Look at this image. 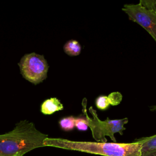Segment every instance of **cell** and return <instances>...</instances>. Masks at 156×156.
<instances>
[{"instance_id":"6da1fadb","label":"cell","mask_w":156,"mask_h":156,"mask_svg":"<svg viewBox=\"0 0 156 156\" xmlns=\"http://www.w3.org/2000/svg\"><path fill=\"white\" fill-rule=\"evenodd\" d=\"M48 137L33 122L20 121L12 130L0 135V156H23L33 149L43 147Z\"/></svg>"},{"instance_id":"7a4b0ae2","label":"cell","mask_w":156,"mask_h":156,"mask_svg":"<svg viewBox=\"0 0 156 156\" xmlns=\"http://www.w3.org/2000/svg\"><path fill=\"white\" fill-rule=\"evenodd\" d=\"M43 144L44 146H52L104 156H141V144L136 141L130 143H118L78 141L48 137Z\"/></svg>"},{"instance_id":"3957f363","label":"cell","mask_w":156,"mask_h":156,"mask_svg":"<svg viewBox=\"0 0 156 156\" xmlns=\"http://www.w3.org/2000/svg\"><path fill=\"white\" fill-rule=\"evenodd\" d=\"M82 112L87 121L88 127H90L93 138L97 142H107L106 136H109L113 143H116L115 137L116 133L120 135L123 134L126 130L124 125L128 122L127 118L121 119H110L108 118L104 121L101 120L98 116L96 110L92 106L88 108V115L87 111V99L84 98L82 101Z\"/></svg>"},{"instance_id":"277c9868","label":"cell","mask_w":156,"mask_h":156,"mask_svg":"<svg viewBox=\"0 0 156 156\" xmlns=\"http://www.w3.org/2000/svg\"><path fill=\"white\" fill-rule=\"evenodd\" d=\"M18 66L23 77L33 84H38L47 77L49 65L43 55L35 52L25 54Z\"/></svg>"},{"instance_id":"5b68a950","label":"cell","mask_w":156,"mask_h":156,"mask_svg":"<svg viewBox=\"0 0 156 156\" xmlns=\"http://www.w3.org/2000/svg\"><path fill=\"white\" fill-rule=\"evenodd\" d=\"M129 20L136 23L145 29L156 42V12L149 10L140 4H124L122 9Z\"/></svg>"},{"instance_id":"8992f818","label":"cell","mask_w":156,"mask_h":156,"mask_svg":"<svg viewBox=\"0 0 156 156\" xmlns=\"http://www.w3.org/2000/svg\"><path fill=\"white\" fill-rule=\"evenodd\" d=\"M122 96L119 92H112L108 96H99L96 101V107L101 110H104L108 108L109 105H117L122 101Z\"/></svg>"},{"instance_id":"52a82bcc","label":"cell","mask_w":156,"mask_h":156,"mask_svg":"<svg viewBox=\"0 0 156 156\" xmlns=\"http://www.w3.org/2000/svg\"><path fill=\"white\" fill-rule=\"evenodd\" d=\"M63 109V104L56 98H51L45 100L41 105V112L44 115H51Z\"/></svg>"},{"instance_id":"ba28073f","label":"cell","mask_w":156,"mask_h":156,"mask_svg":"<svg viewBox=\"0 0 156 156\" xmlns=\"http://www.w3.org/2000/svg\"><path fill=\"white\" fill-rule=\"evenodd\" d=\"M135 141L141 144V155L148 152L156 150V135L153 136L143 137Z\"/></svg>"},{"instance_id":"9c48e42d","label":"cell","mask_w":156,"mask_h":156,"mask_svg":"<svg viewBox=\"0 0 156 156\" xmlns=\"http://www.w3.org/2000/svg\"><path fill=\"white\" fill-rule=\"evenodd\" d=\"M81 46L80 43L75 40H68L63 46V51L69 56H77L81 52Z\"/></svg>"},{"instance_id":"30bf717a","label":"cell","mask_w":156,"mask_h":156,"mask_svg":"<svg viewBox=\"0 0 156 156\" xmlns=\"http://www.w3.org/2000/svg\"><path fill=\"white\" fill-rule=\"evenodd\" d=\"M76 118L73 116L64 117L60 119L58 124L60 128L66 132L71 131L75 127Z\"/></svg>"},{"instance_id":"8fae6325","label":"cell","mask_w":156,"mask_h":156,"mask_svg":"<svg viewBox=\"0 0 156 156\" xmlns=\"http://www.w3.org/2000/svg\"><path fill=\"white\" fill-rule=\"evenodd\" d=\"M75 127L80 131L87 130L88 126L85 117H77L75 119Z\"/></svg>"},{"instance_id":"7c38bea8","label":"cell","mask_w":156,"mask_h":156,"mask_svg":"<svg viewBox=\"0 0 156 156\" xmlns=\"http://www.w3.org/2000/svg\"><path fill=\"white\" fill-rule=\"evenodd\" d=\"M142 6L149 10H152L156 12V1H145L141 0L139 2Z\"/></svg>"},{"instance_id":"4fadbf2b","label":"cell","mask_w":156,"mask_h":156,"mask_svg":"<svg viewBox=\"0 0 156 156\" xmlns=\"http://www.w3.org/2000/svg\"><path fill=\"white\" fill-rule=\"evenodd\" d=\"M141 156H156V150L152 151L141 155Z\"/></svg>"},{"instance_id":"5bb4252c","label":"cell","mask_w":156,"mask_h":156,"mask_svg":"<svg viewBox=\"0 0 156 156\" xmlns=\"http://www.w3.org/2000/svg\"><path fill=\"white\" fill-rule=\"evenodd\" d=\"M150 110L152 112L155 111L156 110V105H152L151 107H150Z\"/></svg>"}]
</instances>
